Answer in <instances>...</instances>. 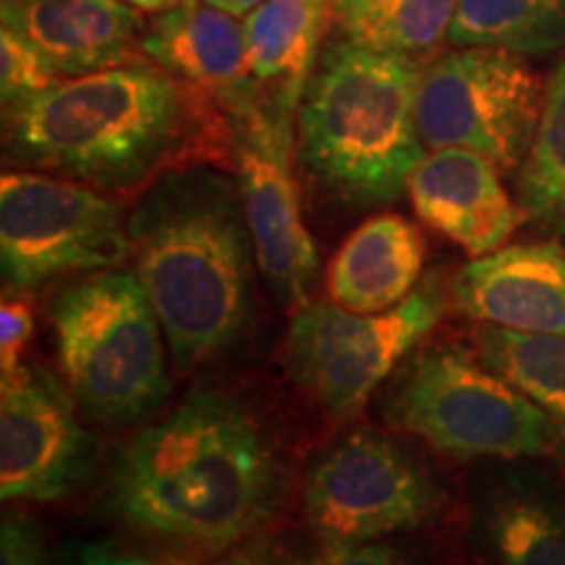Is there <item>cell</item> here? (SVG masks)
Listing matches in <instances>:
<instances>
[{"label":"cell","instance_id":"1","mask_svg":"<svg viewBox=\"0 0 565 565\" xmlns=\"http://www.w3.org/2000/svg\"><path fill=\"white\" fill-rule=\"evenodd\" d=\"M6 152L105 194H141L179 168L233 162V124L212 92L141 61L6 108Z\"/></svg>","mask_w":565,"mask_h":565},{"label":"cell","instance_id":"2","mask_svg":"<svg viewBox=\"0 0 565 565\" xmlns=\"http://www.w3.org/2000/svg\"><path fill=\"white\" fill-rule=\"evenodd\" d=\"M282 490L280 458L249 408L196 391L124 445L105 505L145 534L228 550L273 519Z\"/></svg>","mask_w":565,"mask_h":565},{"label":"cell","instance_id":"3","mask_svg":"<svg viewBox=\"0 0 565 565\" xmlns=\"http://www.w3.org/2000/svg\"><path fill=\"white\" fill-rule=\"evenodd\" d=\"M129 238L175 370L192 372L236 343L249 322L257 254L228 173L217 166L166 173L129 212Z\"/></svg>","mask_w":565,"mask_h":565},{"label":"cell","instance_id":"4","mask_svg":"<svg viewBox=\"0 0 565 565\" xmlns=\"http://www.w3.org/2000/svg\"><path fill=\"white\" fill-rule=\"evenodd\" d=\"M419 79L416 58L345 40L330 47L296 113L301 166L345 202H398L427 150L416 126Z\"/></svg>","mask_w":565,"mask_h":565},{"label":"cell","instance_id":"5","mask_svg":"<svg viewBox=\"0 0 565 565\" xmlns=\"http://www.w3.org/2000/svg\"><path fill=\"white\" fill-rule=\"evenodd\" d=\"M47 320L66 383L92 419L139 422L168 398L166 333L137 275L105 270L74 282Z\"/></svg>","mask_w":565,"mask_h":565},{"label":"cell","instance_id":"6","mask_svg":"<svg viewBox=\"0 0 565 565\" xmlns=\"http://www.w3.org/2000/svg\"><path fill=\"white\" fill-rule=\"evenodd\" d=\"M387 419L456 458L547 456L563 433L461 345H433L408 359L387 398Z\"/></svg>","mask_w":565,"mask_h":565},{"label":"cell","instance_id":"7","mask_svg":"<svg viewBox=\"0 0 565 565\" xmlns=\"http://www.w3.org/2000/svg\"><path fill=\"white\" fill-rule=\"evenodd\" d=\"M131 257L124 204L51 173L0 179V265L13 291L71 273H105Z\"/></svg>","mask_w":565,"mask_h":565},{"label":"cell","instance_id":"8","mask_svg":"<svg viewBox=\"0 0 565 565\" xmlns=\"http://www.w3.org/2000/svg\"><path fill=\"white\" fill-rule=\"evenodd\" d=\"M542 103L545 87L524 55L456 47L422 68L416 126L427 150H471L513 173L532 150Z\"/></svg>","mask_w":565,"mask_h":565},{"label":"cell","instance_id":"9","mask_svg":"<svg viewBox=\"0 0 565 565\" xmlns=\"http://www.w3.org/2000/svg\"><path fill=\"white\" fill-rule=\"evenodd\" d=\"M233 168L257 267L288 309L309 303L320 257L294 173V110L257 87L231 108Z\"/></svg>","mask_w":565,"mask_h":565},{"label":"cell","instance_id":"10","mask_svg":"<svg viewBox=\"0 0 565 565\" xmlns=\"http://www.w3.org/2000/svg\"><path fill=\"white\" fill-rule=\"evenodd\" d=\"M443 312L445 294L437 280H424L404 303L377 315L324 301L303 303L288 324V370L324 408L349 416L440 322Z\"/></svg>","mask_w":565,"mask_h":565},{"label":"cell","instance_id":"11","mask_svg":"<svg viewBox=\"0 0 565 565\" xmlns=\"http://www.w3.org/2000/svg\"><path fill=\"white\" fill-rule=\"evenodd\" d=\"M303 508L324 547L364 545L422 526L437 508V490L406 450L362 429L317 461Z\"/></svg>","mask_w":565,"mask_h":565},{"label":"cell","instance_id":"12","mask_svg":"<svg viewBox=\"0 0 565 565\" xmlns=\"http://www.w3.org/2000/svg\"><path fill=\"white\" fill-rule=\"evenodd\" d=\"M97 440L51 372L19 364L0 385V494L51 503L87 475Z\"/></svg>","mask_w":565,"mask_h":565},{"label":"cell","instance_id":"13","mask_svg":"<svg viewBox=\"0 0 565 565\" xmlns=\"http://www.w3.org/2000/svg\"><path fill=\"white\" fill-rule=\"evenodd\" d=\"M406 192L419 221L471 257L500 249L524 221V210L511 200L498 166L458 147L424 152Z\"/></svg>","mask_w":565,"mask_h":565},{"label":"cell","instance_id":"14","mask_svg":"<svg viewBox=\"0 0 565 565\" xmlns=\"http://www.w3.org/2000/svg\"><path fill=\"white\" fill-rule=\"evenodd\" d=\"M458 312L519 333H565V246L515 244L477 257L450 286Z\"/></svg>","mask_w":565,"mask_h":565},{"label":"cell","instance_id":"15","mask_svg":"<svg viewBox=\"0 0 565 565\" xmlns=\"http://www.w3.org/2000/svg\"><path fill=\"white\" fill-rule=\"evenodd\" d=\"M141 53L175 79L212 92L228 113L259 87L249 71L244 19L207 0L154 13L141 30Z\"/></svg>","mask_w":565,"mask_h":565},{"label":"cell","instance_id":"16","mask_svg":"<svg viewBox=\"0 0 565 565\" xmlns=\"http://www.w3.org/2000/svg\"><path fill=\"white\" fill-rule=\"evenodd\" d=\"M141 13L126 0H30L3 13V24L34 42L63 79H71L147 61Z\"/></svg>","mask_w":565,"mask_h":565},{"label":"cell","instance_id":"17","mask_svg":"<svg viewBox=\"0 0 565 565\" xmlns=\"http://www.w3.org/2000/svg\"><path fill=\"white\" fill-rule=\"evenodd\" d=\"M424 267V238L401 215H377L345 238L328 267V294L359 315L395 309L416 291Z\"/></svg>","mask_w":565,"mask_h":565},{"label":"cell","instance_id":"18","mask_svg":"<svg viewBox=\"0 0 565 565\" xmlns=\"http://www.w3.org/2000/svg\"><path fill=\"white\" fill-rule=\"evenodd\" d=\"M330 0H265L244 17L252 79L299 113Z\"/></svg>","mask_w":565,"mask_h":565},{"label":"cell","instance_id":"19","mask_svg":"<svg viewBox=\"0 0 565 565\" xmlns=\"http://www.w3.org/2000/svg\"><path fill=\"white\" fill-rule=\"evenodd\" d=\"M448 40L542 58L565 47V0H461Z\"/></svg>","mask_w":565,"mask_h":565},{"label":"cell","instance_id":"20","mask_svg":"<svg viewBox=\"0 0 565 565\" xmlns=\"http://www.w3.org/2000/svg\"><path fill=\"white\" fill-rule=\"evenodd\" d=\"M479 359L532 398L565 433V333H519L479 324Z\"/></svg>","mask_w":565,"mask_h":565},{"label":"cell","instance_id":"21","mask_svg":"<svg viewBox=\"0 0 565 565\" xmlns=\"http://www.w3.org/2000/svg\"><path fill=\"white\" fill-rule=\"evenodd\" d=\"M519 207L536 228L565 238V55L550 76L532 150L519 168Z\"/></svg>","mask_w":565,"mask_h":565},{"label":"cell","instance_id":"22","mask_svg":"<svg viewBox=\"0 0 565 565\" xmlns=\"http://www.w3.org/2000/svg\"><path fill=\"white\" fill-rule=\"evenodd\" d=\"M461 0H380L341 26L345 42L419 61L448 40Z\"/></svg>","mask_w":565,"mask_h":565},{"label":"cell","instance_id":"23","mask_svg":"<svg viewBox=\"0 0 565 565\" xmlns=\"http://www.w3.org/2000/svg\"><path fill=\"white\" fill-rule=\"evenodd\" d=\"M490 534L503 565H565V513L540 494H503Z\"/></svg>","mask_w":565,"mask_h":565},{"label":"cell","instance_id":"24","mask_svg":"<svg viewBox=\"0 0 565 565\" xmlns=\"http://www.w3.org/2000/svg\"><path fill=\"white\" fill-rule=\"evenodd\" d=\"M63 76L51 61L42 55L34 42L24 34L6 26L0 30V97L3 108L30 100L40 92L51 89Z\"/></svg>","mask_w":565,"mask_h":565},{"label":"cell","instance_id":"25","mask_svg":"<svg viewBox=\"0 0 565 565\" xmlns=\"http://www.w3.org/2000/svg\"><path fill=\"white\" fill-rule=\"evenodd\" d=\"M0 565H45V536L38 521L11 513L0 526Z\"/></svg>","mask_w":565,"mask_h":565},{"label":"cell","instance_id":"26","mask_svg":"<svg viewBox=\"0 0 565 565\" xmlns=\"http://www.w3.org/2000/svg\"><path fill=\"white\" fill-rule=\"evenodd\" d=\"M34 330L32 307L24 299L6 296L0 307V370L11 372L21 364V351Z\"/></svg>","mask_w":565,"mask_h":565},{"label":"cell","instance_id":"27","mask_svg":"<svg viewBox=\"0 0 565 565\" xmlns=\"http://www.w3.org/2000/svg\"><path fill=\"white\" fill-rule=\"evenodd\" d=\"M215 565H317L299 550L282 545L278 540H254L231 550Z\"/></svg>","mask_w":565,"mask_h":565},{"label":"cell","instance_id":"28","mask_svg":"<svg viewBox=\"0 0 565 565\" xmlns=\"http://www.w3.org/2000/svg\"><path fill=\"white\" fill-rule=\"evenodd\" d=\"M322 565H398L395 555L383 545H328V557Z\"/></svg>","mask_w":565,"mask_h":565},{"label":"cell","instance_id":"29","mask_svg":"<svg viewBox=\"0 0 565 565\" xmlns=\"http://www.w3.org/2000/svg\"><path fill=\"white\" fill-rule=\"evenodd\" d=\"M61 565H154L147 557L131 555L113 545H84L71 553Z\"/></svg>","mask_w":565,"mask_h":565},{"label":"cell","instance_id":"30","mask_svg":"<svg viewBox=\"0 0 565 565\" xmlns=\"http://www.w3.org/2000/svg\"><path fill=\"white\" fill-rule=\"evenodd\" d=\"M377 3L380 0H330V11H333V21L341 30V26L351 24L353 19H359Z\"/></svg>","mask_w":565,"mask_h":565},{"label":"cell","instance_id":"31","mask_svg":"<svg viewBox=\"0 0 565 565\" xmlns=\"http://www.w3.org/2000/svg\"><path fill=\"white\" fill-rule=\"evenodd\" d=\"M207 3L215 6V9L225 11V13H231V17L244 19V17H249V13L257 9V6H263L265 0H207Z\"/></svg>","mask_w":565,"mask_h":565},{"label":"cell","instance_id":"32","mask_svg":"<svg viewBox=\"0 0 565 565\" xmlns=\"http://www.w3.org/2000/svg\"><path fill=\"white\" fill-rule=\"evenodd\" d=\"M126 3H131L134 9H139L145 13H160V11H168V9H173V6L183 3V0H126Z\"/></svg>","mask_w":565,"mask_h":565},{"label":"cell","instance_id":"33","mask_svg":"<svg viewBox=\"0 0 565 565\" xmlns=\"http://www.w3.org/2000/svg\"><path fill=\"white\" fill-rule=\"evenodd\" d=\"M26 3H30V0H0V13H11Z\"/></svg>","mask_w":565,"mask_h":565}]
</instances>
